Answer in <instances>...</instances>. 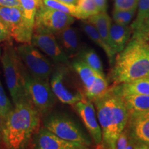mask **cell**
<instances>
[{"label":"cell","instance_id":"1","mask_svg":"<svg viewBox=\"0 0 149 149\" xmlns=\"http://www.w3.org/2000/svg\"><path fill=\"white\" fill-rule=\"evenodd\" d=\"M109 77L113 86L149 77V36L133 33L125 48L117 53Z\"/></svg>","mask_w":149,"mask_h":149},{"label":"cell","instance_id":"2","mask_svg":"<svg viewBox=\"0 0 149 149\" xmlns=\"http://www.w3.org/2000/svg\"><path fill=\"white\" fill-rule=\"evenodd\" d=\"M93 103L102 133L100 148L115 149V141L125 129L129 119L125 104L111 87Z\"/></svg>","mask_w":149,"mask_h":149},{"label":"cell","instance_id":"3","mask_svg":"<svg viewBox=\"0 0 149 149\" xmlns=\"http://www.w3.org/2000/svg\"><path fill=\"white\" fill-rule=\"evenodd\" d=\"M40 113L31 100L17 104L5 119L2 140L9 148H23L39 130Z\"/></svg>","mask_w":149,"mask_h":149},{"label":"cell","instance_id":"4","mask_svg":"<svg viewBox=\"0 0 149 149\" xmlns=\"http://www.w3.org/2000/svg\"><path fill=\"white\" fill-rule=\"evenodd\" d=\"M1 64L7 87L14 105L31 100L26 86V71L16 49L12 45L5 48L1 56Z\"/></svg>","mask_w":149,"mask_h":149},{"label":"cell","instance_id":"5","mask_svg":"<svg viewBox=\"0 0 149 149\" xmlns=\"http://www.w3.org/2000/svg\"><path fill=\"white\" fill-rule=\"evenodd\" d=\"M74 22V17L70 15L41 6L35 15L33 33L56 35Z\"/></svg>","mask_w":149,"mask_h":149},{"label":"cell","instance_id":"6","mask_svg":"<svg viewBox=\"0 0 149 149\" xmlns=\"http://www.w3.org/2000/svg\"><path fill=\"white\" fill-rule=\"evenodd\" d=\"M0 19L15 40L22 44H31L34 31L26 21L21 7L0 6Z\"/></svg>","mask_w":149,"mask_h":149},{"label":"cell","instance_id":"7","mask_svg":"<svg viewBox=\"0 0 149 149\" xmlns=\"http://www.w3.org/2000/svg\"><path fill=\"white\" fill-rule=\"evenodd\" d=\"M44 127L64 140L88 147L91 141L71 119L60 114L51 115L44 121Z\"/></svg>","mask_w":149,"mask_h":149},{"label":"cell","instance_id":"8","mask_svg":"<svg viewBox=\"0 0 149 149\" xmlns=\"http://www.w3.org/2000/svg\"><path fill=\"white\" fill-rule=\"evenodd\" d=\"M26 86L29 97L35 109L41 115L48 113L55 102V95L48 79L34 77L26 72Z\"/></svg>","mask_w":149,"mask_h":149},{"label":"cell","instance_id":"9","mask_svg":"<svg viewBox=\"0 0 149 149\" xmlns=\"http://www.w3.org/2000/svg\"><path fill=\"white\" fill-rule=\"evenodd\" d=\"M19 57L33 77L48 79L52 72L53 65L46 57L31 44H23L16 48Z\"/></svg>","mask_w":149,"mask_h":149},{"label":"cell","instance_id":"10","mask_svg":"<svg viewBox=\"0 0 149 149\" xmlns=\"http://www.w3.org/2000/svg\"><path fill=\"white\" fill-rule=\"evenodd\" d=\"M73 107L82 120L95 144L100 147L102 142V133L93 102L83 95L81 100Z\"/></svg>","mask_w":149,"mask_h":149},{"label":"cell","instance_id":"11","mask_svg":"<svg viewBox=\"0 0 149 149\" xmlns=\"http://www.w3.org/2000/svg\"><path fill=\"white\" fill-rule=\"evenodd\" d=\"M31 44L56 63L68 64V57L59 46L55 35L51 33H33Z\"/></svg>","mask_w":149,"mask_h":149},{"label":"cell","instance_id":"12","mask_svg":"<svg viewBox=\"0 0 149 149\" xmlns=\"http://www.w3.org/2000/svg\"><path fill=\"white\" fill-rule=\"evenodd\" d=\"M33 148L37 149H84L88 147L79 143L60 138L47 128H41L33 135Z\"/></svg>","mask_w":149,"mask_h":149},{"label":"cell","instance_id":"13","mask_svg":"<svg viewBox=\"0 0 149 149\" xmlns=\"http://www.w3.org/2000/svg\"><path fill=\"white\" fill-rule=\"evenodd\" d=\"M66 68H59L52 76L50 84L53 93L59 101L63 104L74 106L81 100L83 95L68 88L66 83Z\"/></svg>","mask_w":149,"mask_h":149},{"label":"cell","instance_id":"14","mask_svg":"<svg viewBox=\"0 0 149 149\" xmlns=\"http://www.w3.org/2000/svg\"><path fill=\"white\" fill-rule=\"evenodd\" d=\"M126 128L136 149H149V118L128 120Z\"/></svg>","mask_w":149,"mask_h":149},{"label":"cell","instance_id":"15","mask_svg":"<svg viewBox=\"0 0 149 149\" xmlns=\"http://www.w3.org/2000/svg\"><path fill=\"white\" fill-rule=\"evenodd\" d=\"M55 35L61 49L68 58L76 57L81 53V47L79 35L77 30L71 26Z\"/></svg>","mask_w":149,"mask_h":149},{"label":"cell","instance_id":"16","mask_svg":"<svg viewBox=\"0 0 149 149\" xmlns=\"http://www.w3.org/2000/svg\"><path fill=\"white\" fill-rule=\"evenodd\" d=\"M120 96L128 110L129 114L128 120L149 112V95L132 94Z\"/></svg>","mask_w":149,"mask_h":149},{"label":"cell","instance_id":"17","mask_svg":"<svg viewBox=\"0 0 149 149\" xmlns=\"http://www.w3.org/2000/svg\"><path fill=\"white\" fill-rule=\"evenodd\" d=\"M132 29L128 26H124L114 23L111 24L110 30L111 46L116 54L119 53L125 48L130 39Z\"/></svg>","mask_w":149,"mask_h":149},{"label":"cell","instance_id":"18","mask_svg":"<svg viewBox=\"0 0 149 149\" xmlns=\"http://www.w3.org/2000/svg\"><path fill=\"white\" fill-rule=\"evenodd\" d=\"M111 88L120 95L132 94L149 95V77L140 78L130 82L113 86Z\"/></svg>","mask_w":149,"mask_h":149},{"label":"cell","instance_id":"19","mask_svg":"<svg viewBox=\"0 0 149 149\" xmlns=\"http://www.w3.org/2000/svg\"><path fill=\"white\" fill-rule=\"evenodd\" d=\"M87 19L88 22L95 26L105 44L110 49L114 52L112 48L111 37H110V30L112 24L111 19L107 12H100L97 14L89 17ZM114 53L116 54L115 52Z\"/></svg>","mask_w":149,"mask_h":149},{"label":"cell","instance_id":"20","mask_svg":"<svg viewBox=\"0 0 149 149\" xmlns=\"http://www.w3.org/2000/svg\"><path fill=\"white\" fill-rule=\"evenodd\" d=\"M137 17L130 26L132 32L149 36V0H138Z\"/></svg>","mask_w":149,"mask_h":149},{"label":"cell","instance_id":"21","mask_svg":"<svg viewBox=\"0 0 149 149\" xmlns=\"http://www.w3.org/2000/svg\"><path fill=\"white\" fill-rule=\"evenodd\" d=\"M81 27L84 32L86 33V35L88 37V38L93 43H95L96 45H97L99 47H100L104 50V51L105 52L106 55L107 56L108 59H109V61L111 64H113L115 59L114 57L115 54L105 44V42L102 40V38L100 36V33H99L95 26L89 22H86L81 24Z\"/></svg>","mask_w":149,"mask_h":149},{"label":"cell","instance_id":"22","mask_svg":"<svg viewBox=\"0 0 149 149\" xmlns=\"http://www.w3.org/2000/svg\"><path fill=\"white\" fill-rule=\"evenodd\" d=\"M109 88V82L106 77H102L100 74H97L92 84L85 88V96L93 102L103 95Z\"/></svg>","mask_w":149,"mask_h":149},{"label":"cell","instance_id":"23","mask_svg":"<svg viewBox=\"0 0 149 149\" xmlns=\"http://www.w3.org/2000/svg\"><path fill=\"white\" fill-rule=\"evenodd\" d=\"M42 6L61 11L74 17V18L84 19L82 13L79 10L77 5L64 3L59 0H42Z\"/></svg>","mask_w":149,"mask_h":149},{"label":"cell","instance_id":"24","mask_svg":"<svg viewBox=\"0 0 149 149\" xmlns=\"http://www.w3.org/2000/svg\"><path fill=\"white\" fill-rule=\"evenodd\" d=\"M72 67L79 74L80 79L84 85V88L90 86L94 81L97 74H99L82 59L74 61L72 63Z\"/></svg>","mask_w":149,"mask_h":149},{"label":"cell","instance_id":"25","mask_svg":"<svg viewBox=\"0 0 149 149\" xmlns=\"http://www.w3.org/2000/svg\"><path fill=\"white\" fill-rule=\"evenodd\" d=\"M19 2L26 21L29 26L34 29L35 15L40 3L37 0H19Z\"/></svg>","mask_w":149,"mask_h":149},{"label":"cell","instance_id":"26","mask_svg":"<svg viewBox=\"0 0 149 149\" xmlns=\"http://www.w3.org/2000/svg\"><path fill=\"white\" fill-rule=\"evenodd\" d=\"M80 54H81V59L84 61H85L97 73L105 77L102 61L94 50L86 49Z\"/></svg>","mask_w":149,"mask_h":149},{"label":"cell","instance_id":"27","mask_svg":"<svg viewBox=\"0 0 149 149\" xmlns=\"http://www.w3.org/2000/svg\"><path fill=\"white\" fill-rule=\"evenodd\" d=\"M136 12V9L132 10H122L115 8L113 12V18L115 23L124 26H128L133 19Z\"/></svg>","mask_w":149,"mask_h":149},{"label":"cell","instance_id":"28","mask_svg":"<svg viewBox=\"0 0 149 149\" xmlns=\"http://www.w3.org/2000/svg\"><path fill=\"white\" fill-rule=\"evenodd\" d=\"M77 6L82 13L84 19L100 13L94 0H78Z\"/></svg>","mask_w":149,"mask_h":149},{"label":"cell","instance_id":"29","mask_svg":"<svg viewBox=\"0 0 149 149\" xmlns=\"http://www.w3.org/2000/svg\"><path fill=\"white\" fill-rule=\"evenodd\" d=\"M13 108V107L6 95L2 84L0 81V112L5 119Z\"/></svg>","mask_w":149,"mask_h":149},{"label":"cell","instance_id":"30","mask_svg":"<svg viewBox=\"0 0 149 149\" xmlns=\"http://www.w3.org/2000/svg\"><path fill=\"white\" fill-rule=\"evenodd\" d=\"M138 0H115V8L122 10L137 9Z\"/></svg>","mask_w":149,"mask_h":149},{"label":"cell","instance_id":"31","mask_svg":"<svg viewBox=\"0 0 149 149\" xmlns=\"http://www.w3.org/2000/svg\"><path fill=\"white\" fill-rule=\"evenodd\" d=\"M130 139L128 130L125 128V129L119 135L118 137L115 141V149H126V147L130 143Z\"/></svg>","mask_w":149,"mask_h":149},{"label":"cell","instance_id":"32","mask_svg":"<svg viewBox=\"0 0 149 149\" xmlns=\"http://www.w3.org/2000/svg\"><path fill=\"white\" fill-rule=\"evenodd\" d=\"M10 37L8 29L3 22L0 19V42L7 40Z\"/></svg>","mask_w":149,"mask_h":149},{"label":"cell","instance_id":"33","mask_svg":"<svg viewBox=\"0 0 149 149\" xmlns=\"http://www.w3.org/2000/svg\"><path fill=\"white\" fill-rule=\"evenodd\" d=\"M0 6L21 7L19 0H0Z\"/></svg>","mask_w":149,"mask_h":149},{"label":"cell","instance_id":"34","mask_svg":"<svg viewBox=\"0 0 149 149\" xmlns=\"http://www.w3.org/2000/svg\"><path fill=\"white\" fill-rule=\"evenodd\" d=\"M100 12H107V0H94Z\"/></svg>","mask_w":149,"mask_h":149},{"label":"cell","instance_id":"35","mask_svg":"<svg viewBox=\"0 0 149 149\" xmlns=\"http://www.w3.org/2000/svg\"><path fill=\"white\" fill-rule=\"evenodd\" d=\"M5 122V118L3 117L2 114L0 112V140L2 139V130H3V124H4Z\"/></svg>","mask_w":149,"mask_h":149},{"label":"cell","instance_id":"36","mask_svg":"<svg viewBox=\"0 0 149 149\" xmlns=\"http://www.w3.org/2000/svg\"><path fill=\"white\" fill-rule=\"evenodd\" d=\"M59 1H62V2H64V3H70V4L77 5L78 0H59Z\"/></svg>","mask_w":149,"mask_h":149},{"label":"cell","instance_id":"37","mask_svg":"<svg viewBox=\"0 0 149 149\" xmlns=\"http://www.w3.org/2000/svg\"><path fill=\"white\" fill-rule=\"evenodd\" d=\"M141 118H149V112L146 113H144V114L139 115L138 117H136L135 118L133 119H141ZM133 119H130V120H133Z\"/></svg>","mask_w":149,"mask_h":149},{"label":"cell","instance_id":"38","mask_svg":"<svg viewBox=\"0 0 149 149\" xmlns=\"http://www.w3.org/2000/svg\"><path fill=\"white\" fill-rule=\"evenodd\" d=\"M37 1H39V3H40L41 6H42V0H37Z\"/></svg>","mask_w":149,"mask_h":149}]
</instances>
